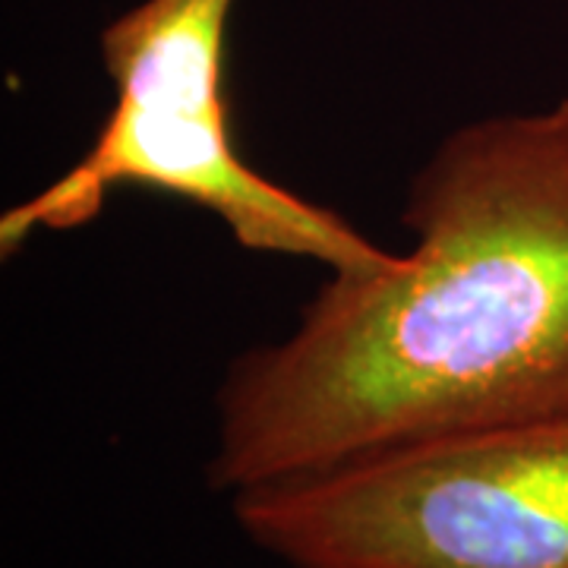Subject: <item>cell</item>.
<instances>
[{
    "instance_id": "1",
    "label": "cell",
    "mask_w": 568,
    "mask_h": 568,
    "mask_svg": "<svg viewBox=\"0 0 568 568\" xmlns=\"http://www.w3.org/2000/svg\"><path fill=\"white\" fill-rule=\"evenodd\" d=\"M414 244L328 272L215 392L222 496L386 448L568 417V99L462 123L407 183Z\"/></svg>"
},
{
    "instance_id": "2",
    "label": "cell",
    "mask_w": 568,
    "mask_h": 568,
    "mask_svg": "<svg viewBox=\"0 0 568 568\" xmlns=\"http://www.w3.org/2000/svg\"><path fill=\"white\" fill-rule=\"evenodd\" d=\"M237 0H142L102 32L114 102L89 149L61 178L0 215V256L39 234L77 231L118 190H152L215 215L253 253L376 272L398 253L373 244L338 212L260 174L231 133L224 63Z\"/></svg>"
},
{
    "instance_id": "3",
    "label": "cell",
    "mask_w": 568,
    "mask_h": 568,
    "mask_svg": "<svg viewBox=\"0 0 568 568\" xmlns=\"http://www.w3.org/2000/svg\"><path fill=\"white\" fill-rule=\"evenodd\" d=\"M231 515L284 568H568V417L386 448Z\"/></svg>"
}]
</instances>
